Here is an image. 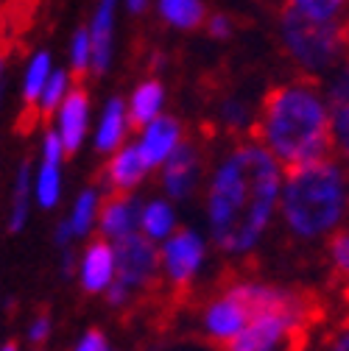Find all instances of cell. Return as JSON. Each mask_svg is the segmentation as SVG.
<instances>
[{
	"instance_id": "cell-9",
	"label": "cell",
	"mask_w": 349,
	"mask_h": 351,
	"mask_svg": "<svg viewBox=\"0 0 349 351\" xmlns=\"http://www.w3.org/2000/svg\"><path fill=\"white\" fill-rule=\"evenodd\" d=\"M324 95L330 104V137L333 156L349 165V59L327 73Z\"/></svg>"
},
{
	"instance_id": "cell-34",
	"label": "cell",
	"mask_w": 349,
	"mask_h": 351,
	"mask_svg": "<svg viewBox=\"0 0 349 351\" xmlns=\"http://www.w3.org/2000/svg\"><path fill=\"white\" fill-rule=\"evenodd\" d=\"M123 6H126V12H132L135 17H140L151 6V0H123Z\"/></svg>"
},
{
	"instance_id": "cell-11",
	"label": "cell",
	"mask_w": 349,
	"mask_h": 351,
	"mask_svg": "<svg viewBox=\"0 0 349 351\" xmlns=\"http://www.w3.org/2000/svg\"><path fill=\"white\" fill-rule=\"evenodd\" d=\"M87 123H90V95H87L81 84H76L70 86L62 106L56 109V134L62 137L67 156H73L81 148L87 137Z\"/></svg>"
},
{
	"instance_id": "cell-32",
	"label": "cell",
	"mask_w": 349,
	"mask_h": 351,
	"mask_svg": "<svg viewBox=\"0 0 349 351\" xmlns=\"http://www.w3.org/2000/svg\"><path fill=\"white\" fill-rule=\"evenodd\" d=\"M76 351H109V346H106V337H104L98 329H90V332H87V335L78 340Z\"/></svg>"
},
{
	"instance_id": "cell-10",
	"label": "cell",
	"mask_w": 349,
	"mask_h": 351,
	"mask_svg": "<svg viewBox=\"0 0 349 351\" xmlns=\"http://www.w3.org/2000/svg\"><path fill=\"white\" fill-rule=\"evenodd\" d=\"M201 179V154L193 143H179V148L173 151L165 162H162V190L170 198H190L196 184Z\"/></svg>"
},
{
	"instance_id": "cell-30",
	"label": "cell",
	"mask_w": 349,
	"mask_h": 351,
	"mask_svg": "<svg viewBox=\"0 0 349 351\" xmlns=\"http://www.w3.org/2000/svg\"><path fill=\"white\" fill-rule=\"evenodd\" d=\"M319 351H349V318L335 324L319 343Z\"/></svg>"
},
{
	"instance_id": "cell-36",
	"label": "cell",
	"mask_w": 349,
	"mask_h": 351,
	"mask_svg": "<svg viewBox=\"0 0 349 351\" xmlns=\"http://www.w3.org/2000/svg\"><path fill=\"white\" fill-rule=\"evenodd\" d=\"M0 351H17L14 346H3V348H0Z\"/></svg>"
},
{
	"instance_id": "cell-27",
	"label": "cell",
	"mask_w": 349,
	"mask_h": 351,
	"mask_svg": "<svg viewBox=\"0 0 349 351\" xmlns=\"http://www.w3.org/2000/svg\"><path fill=\"white\" fill-rule=\"evenodd\" d=\"M73 86V78L67 70H54L51 78L45 81V90H42L39 101H36V112H39V120H48L65 101V95L70 93Z\"/></svg>"
},
{
	"instance_id": "cell-7",
	"label": "cell",
	"mask_w": 349,
	"mask_h": 351,
	"mask_svg": "<svg viewBox=\"0 0 349 351\" xmlns=\"http://www.w3.org/2000/svg\"><path fill=\"white\" fill-rule=\"evenodd\" d=\"M204 259H207V240L201 234H196L193 229L170 232L162 240V248H159L162 282L173 290L177 298L185 290H190L199 271L204 268Z\"/></svg>"
},
{
	"instance_id": "cell-4",
	"label": "cell",
	"mask_w": 349,
	"mask_h": 351,
	"mask_svg": "<svg viewBox=\"0 0 349 351\" xmlns=\"http://www.w3.org/2000/svg\"><path fill=\"white\" fill-rule=\"evenodd\" d=\"M229 285L251 315L227 351H302L319 313L311 293L254 276H238Z\"/></svg>"
},
{
	"instance_id": "cell-19",
	"label": "cell",
	"mask_w": 349,
	"mask_h": 351,
	"mask_svg": "<svg viewBox=\"0 0 349 351\" xmlns=\"http://www.w3.org/2000/svg\"><path fill=\"white\" fill-rule=\"evenodd\" d=\"M165 106V86L159 78H146L137 90L128 98L126 109H128V120H132L135 128H143L146 123H151L154 117L162 114Z\"/></svg>"
},
{
	"instance_id": "cell-23",
	"label": "cell",
	"mask_w": 349,
	"mask_h": 351,
	"mask_svg": "<svg viewBox=\"0 0 349 351\" xmlns=\"http://www.w3.org/2000/svg\"><path fill=\"white\" fill-rule=\"evenodd\" d=\"M173 226H177V215H173L170 204L168 201H148L140 212V232L148 237V240H165Z\"/></svg>"
},
{
	"instance_id": "cell-35",
	"label": "cell",
	"mask_w": 349,
	"mask_h": 351,
	"mask_svg": "<svg viewBox=\"0 0 349 351\" xmlns=\"http://www.w3.org/2000/svg\"><path fill=\"white\" fill-rule=\"evenodd\" d=\"M0 84H3V59H0Z\"/></svg>"
},
{
	"instance_id": "cell-24",
	"label": "cell",
	"mask_w": 349,
	"mask_h": 351,
	"mask_svg": "<svg viewBox=\"0 0 349 351\" xmlns=\"http://www.w3.org/2000/svg\"><path fill=\"white\" fill-rule=\"evenodd\" d=\"M98 209H101V195L98 190H84L78 198H76V206L67 217V223H70V232L73 237H87L95 223H98Z\"/></svg>"
},
{
	"instance_id": "cell-26",
	"label": "cell",
	"mask_w": 349,
	"mask_h": 351,
	"mask_svg": "<svg viewBox=\"0 0 349 351\" xmlns=\"http://www.w3.org/2000/svg\"><path fill=\"white\" fill-rule=\"evenodd\" d=\"M285 3L313 20H327V23L349 20V0H285Z\"/></svg>"
},
{
	"instance_id": "cell-6",
	"label": "cell",
	"mask_w": 349,
	"mask_h": 351,
	"mask_svg": "<svg viewBox=\"0 0 349 351\" xmlns=\"http://www.w3.org/2000/svg\"><path fill=\"white\" fill-rule=\"evenodd\" d=\"M115 245V279L106 287V301L115 310H123L137 295H151L154 287L162 282L159 251L157 243L148 240L143 232H132Z\"/></svg>"
},
{
	"instance_id": "cell-5",
	"label": "cell",
	"mask_w": 349,
	"mask_h": 351,
	"mask_svg": "<svg viewBox=\"0 0 349 351\" xmlns=\"http://www.w3.org/2000/svg\"><path fill=\"white\" fill-rule=\"evenodd\" d=\"M277 36L291 64L308 78L327 75L349 59V20H313L285 3L277 20Z\"/></svg>"
},
{
	"instance_id": "cell-13",
	"label": "cell",
	"mask_w": 349,
	"mask_h": 351,
	"mask_svg": "<svg viewBox=\"0 0 349 351\" xmlns=\"http://www.w3.org/2000/svg\"><path fill=\"white\" fill-rule=\"evenodd\" d=\"M117 3L120 0H98L93 20L87 25L90 31V45H93V64L90 73L104 75L112 67L115 56V28H117Z\"/></svg>"
},
{
	"instance_id": "cell-1",
	"label": "cell",
	"mask_w": 349,
	"mask_h": 351,
	"mask_svg": "<svg viewBox=\"0 0 349 351\" xmlns=\"http://www.w3.org/2000/svg\"><path fill=\"white\" fill-rule=\"evenodd\" d=\"M282 162L254 137L235 140L207 179V232L229 259H249L277 226Z\"/></svg>"
},
{
	"instance_id": "cell-12",
	"label": "cell",
	"mask_w": 349,
	"mask_h": 351,
	"mask_svg": "<svg viewBox=\"0 0 349 351\" xmlns=\"http://www.w3.org/2000/svg\"><path fill=\"white\" fill-rule=\"evenodd\" d=\"M148 173V165L143 162V154L137 143L120 145L115 154H109V162L101 170V184L106 193H135Z\"/></svg>"
},
{
	"instance_id": "cell-22",
	"label": "cell",
	"mask_w": 349,
	"mask_h": 351,
	"mask_svg": "<svg viewBox=\"0 0 349 351\" xmlns=\"http://www.w3.org/2000/svg\"><path fill=\"white\" fill-rule=\"evenodd\" d=\"M254 117H257V109L249 101L238 98V95H229V98H224L221 104H218V120H221V125L227 131H232V134H238V137L249 134V131L254 128Z\"/></svg>"
},
{
	"instance_id": "cell-16",
	"label": "cell",
	"mask_w": 349,
	"mask_h": 351,
	"mask_svg": "<svg viewBox=\"0 0 349 351\" xmlns=\"http://www.w3.org/2000/svg\"><path fill=\"white\" fill-rule=\"evenodd\" d=\"M115 279V245L109 240H95L84 248L78 262V282L84 293H106Z\"/></svg>"
},
{
	"instance_id": "cell-21",
	"label": "cell",
	"mask_w": 349,
	"mask_h": 351,
	"mask_svg": "<svg viewBox=\"0 0 349 351\" xmlns=\"http://www.w3.org/2000/svg\"><path fill=\"white\" fill-rule=\"evenodd\" d=\"M62 159L56 156H42L36 176H34V195L42 209H54L62 195V176H59Z\"/></svg>"
},
{
	"instance_id": "cell-31",
	"label": "cell",
	"mask_w": 349,
	"mask_h": 351,
	"mask_svg": "<svg viewBox=\"0 0 349 351\" xmlns=\"http://www.w3.org/2000/svg\"><path fill=\"white\" fill-rule=\"evenodd\" d=\"M204 28H207V34H210L212 39H218V42L229 39L232 31H235L232 17H227V14H210V17L204 20Z\"/></svg>"
},
{
	"instance_id": "cell-17",
	"label": "cell",
	"mask_w": 349,
	"mask_h": 351,
	"mask_svg": "<svg viewBox=\"0 0 349 351\" xmlns=\"http://www.w3.org/2000/svg\"><path fill=\"white\" fill-rule=\"evenodd\" d=\"M128 125H132V120H128L126 101L109 98L104 112H101L98 128H95V151L98 154H115L128 134Z\"/></svg>"
},
{
	"instance_id": "cell-25",
	"label": "cell",
	"mask_w": 349,
	"mask_h": 351,
	"mask_svg": "<svg viewBox=\"0 0 349 351\" xmlns=\"http://www.w3.org/2000/svg\"><path fill=\"white\" fill-rule=\"evenodd\" d=\"M324 259L333 279L349 287V223L324 240Z\"/></svg>"
},
{
	"instance_id": "cell-15",
	"label": "cell",
	"mask_w": 349,
	"mask_h": 351,
	"mask_svg": "<svg viewBox=\"0 0 349 351\" xmlns=\"http://www.w3.org/2000/svg\"><path fill=\"white\" fill-rule=\"evenodd\" d=\"M140 201L135 193H109L106 201H101L98 209V229L104 240H120L140 229Z\"/></svg>"
},
{
	"instance_id": "cell-8",
	"label": "cell",
	"mask_w": 349,
	"mask_h": 351,
	"mask_svg": "<svg viewBox=\"0 0 349 351\" xmlns=\"http://www.w3.org/2000/svg\"><path fill=\"white\" fill-rule=\"evenodd\" d=\"M249 315L251 313H249L246 301L235 293L232 285H227L204 301L201 315H199V329H201L204 340H210L212 346L227 348L246 329Z\"/></svg>"
},
{
	"instance_id": "cell-3",
	"label": "cell",
	"mask_w": 349,
	"mask_h": 351,
	"mask_svg": "<svg viewBox=\"0 0 349 351\" xmlns=\"http://www.w3.org/2000/svg\"><path fill=\"white\" fill-rule=\"evenodd\" d=\"M277 223L302 245H324L349 223V165L322 156L285 170Z\"/></svg>"
},
{
	"instance_id": "cell-2",
	"label": "cell",
	"mask_w": 349,
	"mask_h": 351,
	"mask_svg": "<svg viewBox=\"0 0 349 351\" xmlns=\"http://www.w3.org/2000/svg\"><path fill=\"white\" fill-rule=\"evenodd\" d=\"M251 137L263 143L282 167H296L333 154L330 104L316 78L282 81L257 106Z\"/></svg>"
},
{
	"instance_id": "cell-18",
	"label": "cell",
	"mask_w": 349,
	"mask_h": 351,
	"mask_svg": "<svg viewBox=\"0 0 349 351\" xmlns=\"http://www.w3.org/2000/svg\"><path fill=\"white\" fill-rule=\"evenodd\" d=\"M54 73V62H51V53L48 51H39L31 56L28 67H25V75H23V101H25V120H23V128L20 131H28V125L39 123V112H36V101L45 90V81L51 78Z\"/></svg>"
},
{
	"instance_id": "cell-29",
	"label": "cell",
	"mask_w": 349,
	"mask_h": 351,
	"mask_svg": "<svg viewBox=\"0 0 349 351\" xmlns=\"http://www.w3.org/2000/svg\"><path fill=\"white\" fill-rule=\"evenodd\" d=\"M28 184H31V165H23L20 167V176H17L14 206H12V232H20L25 226V215H28Z\"/></svg>"
},
{
	"instance_id": "cell-28",
	"label": "cell",
	"mask_w": 349,
	"mask_h": 351,
	"mask_svg": "<svg viewBox=\"0 0 349 351\" xmlns=\"http://www.w3.org/2000/svg\"><path fill=\"white\" fill-rule=\"evenodd\" d=\"M90 64H93V45H90V31L84 25L73 34V42H70V67L76 75H84L90 73Z\"/></svg>"
},
{
	"instance_id": "cell-20",
	"label": "cell",
	"mask_w": 349,
	"mask_h": 351,
	"mask_svg": "<svg viewBox=\"0 0 349 351\" xmlns=\"http://www.w3.org/2000/svg\"><path fill=\"white\" fill-rule=\"evenodd\" d=\"M157 14L177 31H196L207 20L204 0H157Z\"/></svg>"
},
{
	"instance_id": "cell-14",
	"label": "cell",
	"mask_w": 349,
	"mask_h": 351,
	"mask_svg": "<svg viewBox=\"0 0 349 351\" xmlns=\"http://www.w3.org/2000/svg\"><path fill=\"white\" fill-rule=\"evenodd\" d=\"M185 137V128L177 117H168V114H159L154 117L151 123L143 125V134L137 140V148L143 154V162L151 167H162V162L179 148Z\"/></svg>"
},
{
	"instance_id": "cell-33",
	"label": "cell",
	"mask_w": 349,
	"mask_h": 351,
	"mask_svg": "<svg viewBox=\"0 0 349 351\" xmlns=\"http://www.w3.org/2000/svg\"><path fill=\"white\" fill-rule=\"evenodd\" d=\"M48 335H51V318H48V315L34 318V324H31V329H28V340H31L34 346H39V343H45Z\"/></svg>"
}]
</instances>
